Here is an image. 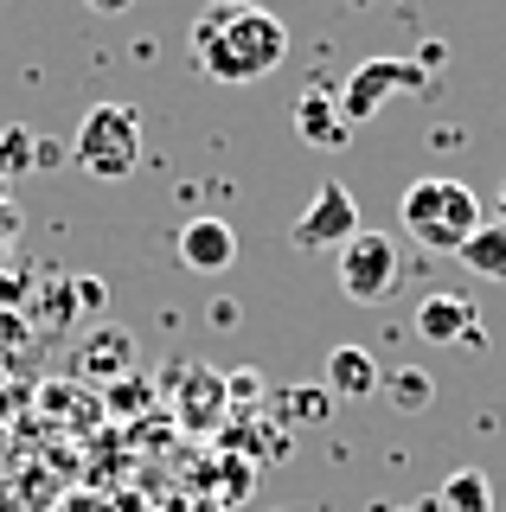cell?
Returning <instances> with one entry per match:
<instances>
[{
	"mask_svg": "<svg viewBox=\"0 0 506 512\" xmlns=\"http://www.w3.org/2000/svg\"><path fill=\"white\" fill-rule=\"evenodd\" d=\"M494 212H500V218H494V224H506V186H500V205H494Z\"/></svg>",
	"mask_w": 506,
	"mask_h": 512,
	"instance_id": "d6986e66",
	"label": "cell"
},
{
	"mask_svg": "<svg viewBox=\"0 0 506 512\" xmlns=\"http://www.w3.org/2000/svg\"><path fill=\"white\" fill-rule=\"evenodd\" d=\"M334 276L346 288V301H385L398 288V244L385 231H353L334 250Z\"/></svg>",
	"mask_w": 506,
	"mask_h": 512,
	"instance_id": "5b68a950",
	"label": "cell"
},
{
	"mask_svg": "<svg viewBox=\"0 0 506 512\" xmlns=\"http://www.w3.org/2000/svg\"><path fill=\"white\" fill-rule=\"evenodd\" d=\"M398 218H404V231L417 237L423 250L455 256L474 231H481V199H474L462 180H442V173H430V180H410L404 186Z\"/></svg>",
	"mask_w": 506,
	"mask_h": 512,
	"instance_id": "7a4b0ae2",
	"label": "cell"
},
{
	"mask_svg": "<svg viewBox=\"0 0 506 512\" xmlns=\"http://www.w3.org/2000/svg\"><path fill=\"white\" fill-rule=\"evenodd\" d=\"M378 384L391 391V404H398L404 416H423V410L436 404V378L423 372V365H398V372H391V378H378Z\"/></svg>",
	"mask_w": 506,
	"mask_h": 512,
	"instance_id": "7c38bea8",
	"label": "cell"
},
{
	"mask_svg": "<svg viewBox=\"0 0 506 512\" xmlns=\"http://www.w3.org/2000/svg\"><path fill=\"white\" fill-rule=\"evenodd\" d=\"M410 327L423 346H481V308L468 295H430Z\"/></svg>",
	"mask_w": 506,
	"mask_h": 512,
	"instance_id": "52a82bcc",
	"label": "cell"
},
{
	"mask_svg": "<svg viewBox=\"0 0 506 512\" xmlns=\"http://www.w3.org/2000/svg\"><path fill=\"white\" fill-rule=\"evenodd\" d=\"M13 224H20V212H13V199H7V192H0V237H7Z\"/></svg>",
	"mask_w": 506,
	"mask_h": 512,
	"instance_id": "2e32d148",
	"label": "cell"
},
{
	"mask_svg": "<svg viewBox=\"0 0 506 512\" xmlns=\"http://www.w3.org/2000/svg\"><path fill=\"white\" fill-rule=\"evenodd\" d=\"M71 160L90 180H129L141 167V116L129 103H97L71 135Z\"/></svg>",
	"mask_w": 506,
	"mask_h": 512,
	"instance_id": "3957f363",
	"label": "cell"
},
{
	"mask_svg": "<svg viewBox=\"0 0 506 512\" xmlns=\"http://www.w3.org/2000/svg\"><path fill=\"white\" fill-rule=\"evenodd\" d=\"M173 256H180L193 276H218V269H231L237 237H231L225 218H193V224H180V237H173Z\"/></svg>",
	"mask_w": 506,
	"mask_h": 512,
	"instance_id": "ba28073f",
	"label": "cell"
},
{
	"mask_svg": "<svg viewBox=\"0 0 506 512\" xmlns=\"http://www.w3.org/2000/svg\"><path fill=\"white\" fill-rule=\"evenodd\" d=\"M186 52L212 84H257L289 58V26L270 7H205L186 32Z\"/></svg>",
	"mask_w": 506,
	"mask_h": 512,
	"instance_id": "6da1fadb",
	"label": "cell"
},
{
	"mask_svg": "<svg viewBox=\"0 0 506 512\" xmlns=\"http://www.w3.org/2000/svg\"><path fill=\"white\" fill-rule=\"evenodd\" d=\"M20 167H33V135H26V128H7V135H0V180L20 173Z\"/></svg>",
	"mask_w": 506,
	"mask_h": 512,
	"instance_id": "9a60e30c",
	"label": "cell"
},
{
	"mask_svg": "<svg viewBox=\"0 0 506 512\" xmlns=\"http://www.w3.org/2000/svg\"><path fill=\"white\" fill-rule=\"evenodd\" d=\"M84 7H90V13H129L135 0H84Z\"/></svg>",
	"mask_w": 506,
	"mask_h": 512,
	"instance_id": "e0dca14e",
	"label": "cell"
},
{
	"mask_svg": "<svg viewBox=\"0 0 506 512\" xmlns=\"http://www.w3.org/2000/svg\"><path fill=\"white\" fill-rule=\"evenodd\" d=\"M327 384H334V391H346V397H372L378 391V359L366 346H334L327 352Z\"/></svg>",
	"mask_w": 506,
	"mask_h": 512,
	"instance_id": "30bf717a",
	"label": "cell"
},
{
	"mask_svg": "<svg viewBox=\"0 0 506 512\" xmlns=\"http://www.w3.org/2000/svg\"><path fill=\"white\" fill-rule=\"evenodd\" d=\"M353 231H359V199L340 180H321L314 186V205L289 224V244L314 256V250H340Z\"/></svg>",
	"mask_w": 506,
	"mask_h": 512,
	"instance_id": "8992f818",
	"label": "cell"
},
{
	"mask_svg": "<svg viewBox=\"0 0 506 512\" xmlns=\"http://www.w3.org/2000/svg\"><path fill=\"white\" fill-rule=\"evenodd\" d=\"M212 7H257V0H212Z\"/></svg>",
	"mask_w": 506,
	"mask_h": 512,
	"instance_id": "ac0fdd59",
	"label": "cell"
},
{
	"mask_svg": "<svg viewBox=\"0 0 506 512\" xmlns=\"http://www.w3.org/2000/svg\"><path fill=\"white\" fill-rule=\"evenodd\" d=\"M327 410H334V391H321V384H302V391L289 397L295 423H327Z\"/></svg>",
	"mask_w": 506,
	"mask_h": 512,
	"instance_id": "5bb4252c",
	"label": "cell"
},
{
	"mask_svg": "<svg viewBox=\"0 0 506 512\" xmlns=\"http://www.w3.org/2000/svg\"><path fill=\"white\" fill-rule=\"evenodd\" d=\"M295 128H302L314 148H346L353 122L340 116V90L327 84V77H314V84L302 90V103H295Z\"/></svg>",
	"mask_w": 506,
	"mask_h": 512,
	"instance_id": "9c48e42d",
	"label": "cell"
},
{
	"mask_svg": "<svg viewBox=\"0 0 506 512\" xmlns=\"http://www.w3.org/2000/svg\"><path fill=\"white\" fill-rule=\"evenodd\" d=\"M455 256H462L468 276H481V282H506V224H487V218H481V231H474Z\"/></svg>",
	"mask_w": 506,
	"mask_h": 512,
	"instance_id": "8fae6325",
	"label": "cell"
},
{
	"mask_svg": "<svg viewBox=\"0 0 506 512\" xmlns=\"http://www.w3.org/2000/svg\"><path fill=\"white\" fill-rule=\"evenodd\" d=\"M436 500L449 506V512H494V487H487L481 468H455L449 480H442Z\"/></svg>",
	"mask_w": 506,
	"mask_h": 512,
	"instance_id": "4fadbf2b",
	"label": "cell"
},
{
	"mask_svg": "<svg viewBox=\"0 0 506 512\" xmlns=\"http://www.w3.org/2000/svg\"><path fill=\"white\" fill-rule=\"evenodd\" d=\"M430 90V71H423L417 58H366L353 64V77L340 84V116L346 122H372L385 103H398V96H423Z\"/></svg>",
	"mask_w": 506,
	"mask_h": 512,
	"instance_id": "277c9868",
	"label": "cell"
}]
</instances>
